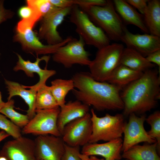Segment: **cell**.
<instances>
[{"label": "cell", "mask_w": 160, "mask_h": 160, "mask_svg": "<svg viewBox=\"0 0 160 160\" xmlns=\"http://www.w3.org/2000/svg\"><path fill=\"white\" fill-rule=\"evenodd\" d=\"M74 5L78 6L83 9L94 6H102L107 3V0H73Z\"/></svg>", "instance_id": "33"}, {"label": "cell", "mask_w": 160, "mask_h": 160, "mask_svg": "<svg viewBox=\"0 0 160 160\" xmlns=\"http://www.w3.org/2000/svg\"><path fill=\"white\" fill-rule=\"evenodd\" d=\"M79 156L81 160H87L89 156L81 154L79 155Z\"/></svg>", "instance_id": "41"}, {"label": "cell", "mask_w": 160, "mask_h": 160, "mask_svg": "<svg viewBox=\"0 0 160 160\" xmlns=\"http://www.w3.org/2000/svg\"><path fill=\"white\" fill-rule=\"evenodd\" d=\"M71 7H55L42 18L37 35L39 40H44L47 44L51 45L58 44L63 41L64 39L57 31V28L65 17L70 14Z\"/></svg>", "instance_id": "10"}, {"label": "cell", "mask_w": 160, "mask_h": 160, "mask_svg": "<svg viewBox=\"0 0 160 160\" xmlns=\"http://www.w3.org/2000/svg\"><path fill=\"white\" fill-rule=\"evenodd\" d=\"M85 44L80 36L78 39H72L58 49L53 55L52 60L66 68H71L75 64L88 66L91 60L89 53L84 49Z\"/></svg>", "instance_id": "8"}, {"label": "cell", "mask_w": 160, "mask_h": 160, "mask_svg": "<svg viewBox=\"0 0 160 160\" xmlns=\"http://www.w3.org/2000/svg\"><path fill=\"white\" fill-rule=\"evenodd\" d=\"M157 142L135 145L124 152L122 157L128 160H160Z\"/></svg>", "instance_id": "22"}, {"label": "cell", "mask_w": 160, "mask_h": 160, "mask_svg": "<svg viewBox=\"0 0 160 160\" xmlns=\"http://www.w3.org/2000/svg\"><path fill=\"white\" fill-rule=\"evenodd\" d=\"M18 61L13 68L14 71L17 72L19 71H23L25 74L30 77L34 76V73H37L39 76V80L36 84L30 86H24L25 88H31L37 91L40 86L46 84L47 80L51 77L56 74V71L53 70H48L46 68L44 69L41 68L39 65L40 62L44 60L47 63L50 59L49 56L45 55L36 58L35 61L31 62L29 60H24L21 56L17 54Z\"/></svg>", "instance_id": "16"}, {"label": "cell", "mask_w": 160, "mask_h": 160, "mask_svg": "<svg viewBox=\"0 0 160 160\" xmlns=\"http://www.w3.org/2000/svg\"><path fill=\"white\" fill-rule=\"evenodd\" d=\"M143 15L145 24L149 33L160 37V0H149Z\"/></svg>", "instance_id": "24"}, {"label": "cell", "mask_w": 160, "mask_h": 160, "mask_svg": "<svg viewBox=\"0 0 160 160\" xmlns=\"http://www.w3.org/2000/svg\"><path fill=\"white\" fill-rule=\"evenodd\" d=\"M59 107L51 91L49 86L46 84L37 89L36 111L53 109Z\"/></svg>", "instance_id": "26"}, {"label": "cell", "mask_w": 160, "mask_h": 160, "mask_svg": "<svg viewBox=\"0 0 160 160\" xmlns=\"http://www.w3.org/2000/svg\"><path fill=\"white\" fill-rule=\"evenodd\" d=\"M34 141L36 159L61 160L65 145L61 137L49 135H39Z\"/></svg>", "instance_id": "13"}, {"label": "cell", "mask_w": 160, "mask_h": 160, "mask_svg": "<svg viewBox=\"0 0 160 160\" xmlns=\"http://www.w3.org/2000/svg\"><path fill=\"white\" fill-rule=\"evenodd\" d=\"M91 116L88 113L65 126L61 137L65 144L71 146L80 147L89 143L92 131Z\"/></svg>", "instance_id": "11"}, {"label": "cell", "mask_w": 160, "mask_h": 160, "mask_svg": "<svg viewBox=\"0 0 160 160\" xmlns=\"http://www.w3.org/2000/svg\"><path fill=\"white\" fill-rule=\"evenodd\" d=\"M20 128L6 116L0 113V129L15 139L22 136Z\"/></svg>", "instance_id": "29"}, {"label": "cell", "mask_w": 160, "mask_h": 160, "mask_svg": "<svg viewBox=\"0 0 160 160\" xmlns=\"http://www.w3.org/2000/svg\"><path fill=\"white\" fill-rule=\"evenodd\" d=\"M18 13L22 19H33L38 22L42 18L35 10L28 5L21 7L19 9Z\"/></svg>", "instance_id": "31"}, {"label": "cell", "mask_w": 160, "mask_h": 160, "mask_svg": "<svg viewBox=\"0 0 160 160\" xmlns=\"http://www.w3.org/2000/svg\"><path fill=\"white\" fill-rule=\"evenodd\" d=\"M70 14V22L75 25L76 32L85 44L98 49L110 44V39L105 32L78 6L74 5L72 7Z\"/></svg>", "instance_id": "5"}, {"label": "cell", "mask_w": 160, "mask_h": 160, "mask_svg": "<svg viewBox=\"0 0 160 160\" xmlns=\"http://www.w3.org/2000/svg\"><path fill=\"white\" fill-rule=\"evenodd\" d=\"M90 111L92 131L88 143L108 142L121 137L125 124L123 114L111 115L106 113L104 116L99 117L93 109Z\"/></svg>", "instance_id": "6"}, {"label": "cell", "mask_w": 160, "mask_h": 160, "mask_svg": "<svg viewBox=\"0 0 160 160\" xmlns=\"http://www.w3.org/2000/svg\"><path fill=\"white\" fill-rule=\"evenodd\" d=\"M5 103V102H4L2 100L1 92L0 91V111L4 105Z\"/></svg>", "instance_id": "39"}, {"label": "cell", "mask_w": 160, "mask_h": 160, "mask_svg": "<svg viewBox=\"0 0 160 160\" xmlns=\"http://www.w3.org/2000/svg\"><path fill=\"white\" fill-rule=\"evenodd\" d=\"M34 26L23 20L20 21L16 27V33L13 41L19 43L23 51L28 53H34L37 55L53 54L60 47L71 40L68 36L58 44L44 45L39 41L37 35L33 30Z\"/></svg>", "instance_id": "7"}, {"label": "cell", "mask_w": 160, "mask_h": 160, "mask_svg": "<svg viewBox=\"0 0 160 160\" xmlns=\"http://www.w3.org/2000/svg\"><path fill=\"white\" fill-rule=\"evenodd\" d=\"M123 44L114 43L98 49L94 59L88 65L90 73L98 81H106L119 65L124 49Z\"/></svg>", "instance_id": "4"}, {"label": "cell", "mask_w": 160, "mask_h": 160, "mask_svg": "<svg viewBox=\"0 0 160 160\" xmlns=\"http://www.w3.org/2000/svg\"><path fill=\"white\" fill-rule=\"evenodd\" d=\"M26 1L27 5L33 8L42 17L56 7L49 0H27Z\"/></svg>", "instance_id": "30"}, {"label": "cell", "mask_w": 160, "mask_h": 160, "mask_svg": "<svg viewBox=\"0 0 160 160\" xmlns=\"http://www.w3.org/2000/svg\"><path fill=\"white\" fill-rule=\"evenodd\" d=\"M0 160H8L6 157L0 156Z\"/></svg>", "instance_id": "42"}, {"label": "cell", "mask_w": 160, "mask_h": 160, "mask_svg": "<svg viewBox=\"0 0 160 160\" xmlns=\"http://www.w3.org/2000/svg\"><path fill=\"white\" fill-rule=\"evenodd\" d=\"M119 64L124 65L135 71L144 72L155 67L154 64L149 62L145 57L135 50L127 47L122 53Z\"/></svg>", "instance_id": "21"}, {"label": "cell", "mask_w": 160, "mask_h": 160, "mask_svg": "<svg viewBox=\"0 0 160 160\" xmlns=\"http://www.w3.org/2000/svg\"><path fill=\"white\" fill-rule=\"evenodd\" d=\"M79 146L72 147L65 143V151L61 160H81Z\"/></svg>", "instance_id": "32"}, {"label": "cell", "mask_w": 160, "mask_h": 160, "mask_svg": "<svg viewBox=\"0 0 160 160\" xmlns=\"http://www.w3.org/2000/svg\"><path fill=\"white\" fill-rule=\"evenodd\" d=\"M76 100L98 111L123 110L120 87L106 81L95 80L89 72L80 71L73 75Z\"/></svg>", "instance_id": "1"}, {"label": "cell", "mask_w": 160, "mask_h": 160, "mask_svg": "<svg viewBox=\"0 0 160 160\" xmlns=\"http://www.w3.org/2000/svg\"><path fill=\"white\" fill-rule=\"evenodd\" d=\"M122 143L121 138L102 143H88L83 146L81 153L89 156H100L105 160H120Z\"/></svg>", "instance_id": "17"}, {"label": "cell", "mask_w": 160, "mask_h": 160, "mask_svg": "<svg viewBox=\"0 0 160 160\" xmlns=\"http://www.w3.org/2000/svg\"><path fill=\"white\" fill-rule=\"evenodd\" d=\"M89 106L77 100L70 101L60 107L57 125L61 135L64 127L67 124L84 116L89 113Z\"/></svg>", "instance_id": "18"}, {"label": "cell", "mask_w": 160, "mask_h": 160, "mask_svg": "<svg viewBox=\"0 0 160 160\" xmlns=\"http://www.w3.org/2000/svg\"><path fill=\"white\" fill-rule=\"evenodd\" d=\"M1 53H0V59Z\"/></svg>", "instance_id": "44"}, {"label": "cell", "mask_w": 160, "mask_h": 160, "mask_svg": "<svg viewBox=\"0 0 160 160\" xmlns=\"http://www.w3.org/2000/svg\"><path fill=\"white\" fill-rule=\"evenodd\" d=\"M160 71L151 69L123 87L120 93L124 104L123 115H143L156 105L160 97Z\"/></svg>", "instance_id": "2"}, {"label": "cell", "mask_w": 160, "mask_h": 160, "mask_svg": "<svg viewBox=\"0 0 160 160\" xmlns=\"http://www.w3.org/2000/svg\"><path fill=\"white\" fill-rule=\"evenodd\" d=\"M129 116L128 121L125 123L124 129L122 151L124 152L142 142L151 144L157 142L148 135L144 128V124L146 118L144 114L139 116L132 113Z\"/></svg>", "instance_id": "12"}, {"label": "cell", "mask_w": 160, "mask_h": 160, "mask_svg": "<svg viewBox=\"0 0 160 160\" xmlns=\"http://www.w3.org/2000/svg\"><path fill=\"white\" fill-rule=\"evenodd\" d=\"M120 41L127 47L135 50L144 57L160 49V37L149 33L134 34L126 27Z\"/></svg>", "instance_id": "15"}, {"label": "cell", "mask_w": 160, "mask_h": 160, "mask_svg": "<svg viewBox=\"0 0 160 160\" xmlns=\"http://www.w3.org/2000/svg\"><path fill=\"white\" fill-rule=\"evenodd\" d=\"M8 160H36L34 140L21 137L8 141L0 151Z\"/></svg>", "instance_id": "14"}, {"label": "cell", "mask_w": 160, "mask_h": 160, "mask_svg": "<svg viewBox=\"0 0 160 160\" xmlns=\"http://www.w3.org/2000/svg\"><path fill=\"white\" fill-rule=\"evenodd\" d=\"M126 160H127V159H126Z\"/></svg>", "instance_id": "45"}, {"label": "cell", "mask_w": 160, "mask_h": 160, "mask_svg": "<svg viewBox=\"0 0 160 160\" xmlns=\"http://www.w3.org/2000/svg\"><path fill=\"white\" fill-rule=\"evenodd\" d=\"M6 87L8 92L7 100L15 96L21 97L28 105V108L27 115L30 120L35 115L36 100L37 91L31 88L26 89L19 83L4 79Z\"/></svg>", "instance_id": "19"}, {"label": "cell", "mask_w": 160, "mask_h": 160, "mask_svg": "<svg viewBox=\"0 0 160 160\" xmlns=\"http://www.w3.org/2000/svg\"><path fill=\"white\" fill-rule=\"evenodd\" d=\"M49 87L51 92L60 107L65 103L67 95L71 90L74 89L73 81L72 79H57L51 82Z\"/></svg>", "instance_id": "25"}, {"label": "cell", "mask_w": 160, "mask_h": 160, "mask_svg": "<svg viewBox=\"0 0 160 160\" xmlns=\"http://www.w3.org/2000/svg\"><path fill=\"white\" fill-rule=\"evenodd\" d=\"M55 7L61 8L71 7L74 4L73 0H49Z\"/></svg>", "instance_id": "36"}, {"label": "cell", "mask_w": 160, "mask_h": 160, "mask_svg": "<svg viewBox=\"0 0 160 160\" xmlns=\"http://www.w3.org/2000/svg\"><path fill=\"white\" fill-rule=\"evenodd\" d=\"M143 72L132 70L127 67L119 65L111 73L106 81L122 89L140 78Z\"/></svg>", "instance_id": "23"}, {"label": "cell", "mask_w": 160, "mask_h": 160, "mask_svg": "<svg viewBox=\"0 0 160 160\" xmlns=\"http://www.w3.org/2000/svg\"><path fill=\"white\" fill-rule=\"evenodd\" d=\"M14 100L11 99L5 102L0 113L3 114L20 128H23L29 122L30 119L27 115L18 112L14 110Z\"/></svg>", "instance_id": "27"}, {"label": "cell", "mask_w": 160, "mask_h": 160, "mask_svg": "<svg viewBox=\"0 0 160 160\" xmlns=\"http://www.w3.org/2000/svg\"><path fill=\"white\" fill-rule=\"evenodd\" d=\"M89 156L87 160H105L103 159H99L95 156Z\"/></svg>", "instance_id": "40"}, {"label": "cell", "mask_w": 160, "mask_h": 160, "mask_svg": "<svg viewBox=\"0 0 160 160\" xmlns=\"http://www.w3.org/2000/svg\"><path fill=\"white\" fill-rule=\"evenodd\" d=\"M145 58L149 62L158 65L160 69V49L150 53Z\"/></svg>", "instance_id": "37"}, {"label": "cell", "mask_w": 160, "mask_h": 160, "mask_svg": "<svg viewBox=\"0 0 160 160\" xmlns=\"http://www.w3.org/2000/svg\"><path fill=\"white\" fill-rule=\"evenodd\" d=\"M36 160H41V159H36Z\"/></svg>", "instance_id": "43"}, {"label": "cell", "mask_w": 160, "mask_h": 160, "mask_svg": "<svg viewBox=\"0 0 160 160\" xmlns=\"http://www.w3.org/2000/svg\"><path fill=\"white\" fill-rule=\"evenodd\" d=\"M9 135L4 131L0 132V142Z\"/></svg>", "instance_id": "38"}, {"label": "cell", "mask_w": 160, "mask_h": 160, "mask_svg": "<svg viewBox=\"0 0 160 160\" xmlns=\"http://www.w3.org/2000/svg\"><path fill=\"white\" fill-rule=\"evenodd\" d=\"M134 8H136L143 15L146 9L148 0H125Z\"/></svg>", "instance_id": "35"}, {"label": "cell", "mask_w": 160, "mask_h": 160, "mask_svg": "<svg viewBox=\"0 0 160 160\" xmlns=\"http://www.w3.org/2000/svg\"><path fill=\"white\" fill-rule=\"evenodd\" d=\"M60 111V107L36 111L35 115L23 128L22 132L37 136L49 135L61 137L57 125Z\"/></svg>", "instance_id": "9"}, {"label": "cell", "mask_w": 160, "mask_h": 160, "mask_svg": "<svg viewBox=\"0 0 160 160\" xmlns=\"http://www.w3.org/2000/svg\"><path fill=\"white\" fill-rule=\"evenodd\" d=\"M14 15L13 11L4 7V1L0 0V24L12 18Z\"/></svg>", "instance_id": "34"}, {"label": "cell", "mask_w": 160, "mask_h": 160, "mask_svg": "<svg viewBox=\"0 0 160 160\" xmlns=\"http://www.w3.org/2000/svg\"><path fill=\"white\" fill-rule=\"evenodd\" d=\"M115 9L123 22L132 24L139 28L145 33H149L145 24L143 16L124 0H114Z\"/></svg>", "instance_id": "20"}, {"label": "cell", "mask_w": 160, "mask_h": 160, "mask_svg": "<svg viewBox=\"0 0 160 160\" xmlns=\"http://www.w3.org/2000/svg\"><path fill=\"white\" fill-rule=\"evenodd\" d=\"M81 10L105 32L110 40L120 41L125 26L116 12L113 1L107 0L104 6H92Z\"/></svg>", "instance_id": "3"}, {"label": "cell", "mask_w": 160, "mask_h": 160, "mask_svg": "<svg viewBox=\"0 0 160 160\" xmlns=\"http://www.w3.org/2000/svg\"><path fill=\"white\" fill-rule=\"evenodd\" d=\"M145 121L151 127L148 135L155 139L157 143L158 149L160 146V112L159 111L154 112L146 118Z\"/></svg>", "instance_id": "28"}]
</instances>
